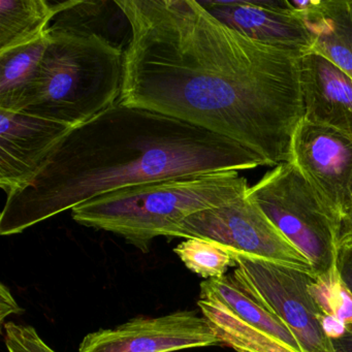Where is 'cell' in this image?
Listing matches in <instances>:
<instances>
[{"mask_svg": "<svg viewBox=\"0 0 352 352\" xmlns=\"http://www.w3.org/2000/svg\"><path fill=\"white\" fill-rule=\"evenodd\" d=\"M131 38L117 104L223 135L267 164L304 118L300 56L255 42L195 0H122Z\"/></svg>", "mask_w": 352, "mask_h": 352, "instance_id": "obj_1", "label": "cell"}, {"mask_svg": "<svg viewBox=\"0 0 352 352\" xmlns=\"http://www.w3.org/2000/svg\"><path fill=\"white\" fill-rule=\"evenodd\" d=\"M265 166L258 154L223 135L116 104L69 129L32 178L7 193L0 234H21L124 187Z\"/></svg>", "mask_w": 352, "mask_h": 352, "instance_id": "obj_2", "label": "cell"}, {"mask_svg": "<svg viewBox=\"0 0 352 352\" xmlns=\"http://www.w3.org/2000/svg\"><path fill=\"white\" fill-rule=\"evenodd\" d=\"M49 32L36 81L18 113L73 129L118 102L123 51L92 30L53 25Z\"/></svg>", "mask_w": 352, "mask_h": 352, "instance_id": "obj_3", "label": "cell"}, {"mask_svg": "<svg viewBox=\"0 0 352 352\" xmlns=\"http://www.w3.org/2000/svg\"><path fill=\"white\" fill-rule=\"evenodd\" d=\"M248 189L236 170L164 179L104 193L74 208L72 217L118 234L146 253L153 239L172 238L189 216L232 203Z\"/></svg>", "mask_w": 352, "mask_h": 352, "instance_id": "obj_4", "label": "cell"}, {"mask_svg": "<svg viewBox=\"0 0 352 352\" xmlns=\"http://www.w3.org/2000/svg\"><path fill=\"white\" fill-rule=\"evenodd\" d=\"M246 195L309 259L316 275L337 261L339 230L292 162L274 166Z\"/></svg>", "mask_w": 352, "mask_h": 352, "instance_id": "obj_5", "label": "cell"}, {"mask_svg": "<svg viewBox=\"0 0 352 352\" xmlns=\"http://www.w3.org/2000/svg\"><path fill=\"white\" fill-rule=\"evenodd\" d=\"M228 251L236 263L232 274L236 283L292 329L302 351L336 352L321 327L323 313L308 290L312 275L246 253Z\"/></svg>", "mask_w": 352, "mask_h": 352, "instance_id": "obj_6", "label": "cell"}, {"mask_svg": "<svg viewBox=\"0 0 352 352\" xmlns=\"http://www.w3.org/2000/svg\"><path fill=\"white\" fill-rule=\"evenodd\" d=\"M213 241L236 252L315 276L312 263L246 195L228 205L189 216L172 238Z\"/></svg>", "mask_w": 352, "mask_h": 352, "instance_id": "obj_7", "label": "cell"}, {"mask_svg": "<svg viewBox=\"0 0 352 352\" xmlns=\"http://www.w3.org/2000/svg\"><path fill=\"white\" fill-rule=\"evenodd\" d=\"M289 162L341 232L352 214L351 140L302 119L292 135Z\"/></svg>", "mask_w": 352, "mask_h": 352, "instance_id": "obj_8", "label": "cell"}, {"mask_svg": "<svg viewBox=\"0 0 352 352\" xmlns=\"http://www.w3.org/2000/svg\"><path fill=\"white\" fill-rule=\"evenodd\" d=\"M222 344L211 323L197 311L138 317L115 329L88 333L79 352H175Z\"/></svg>", "mask_w": 352, "mask_h": 352, "instance_id": "obj_9", "label": "cell"}, {"mask_svg": "<svg viewBox=\"0 0 352 352\" xmlns=\"http://www.w3.org/2000/svg\"><path fill=\"white\" fill-rule=\"evenodd\" d=\"M199 3L222 23L255 42L300 56L311 51L308 28L286 0Z\"/></svg>", "mask_w": 352, "mask_h": 352, "instance_id": "obj_10", "label": "cell"}, {"mask_svg": "<svg viewBox=\"0 0 352 352\" xmlns=\"http://www.w3.org/2000/svg\"><path fill=\"white\" fill-rule=\"evenodd\" d=\"M71 127L0 110V186L11 192L30 180Z\"/></svg>", "mask_w": 352, "mask_h": 352, "instance_id": "obj_11", "label": "cell"}, {"mask_svg": "<svg viewBox=\"0 0 352 352\" xmlns=\"http://www.w3.org/2000/svg\"><path fill=\"white\" fill-rule=\"evenodd\" d=\"M304 120L329 127L352 141V79L321 55L300 58Z\"/></svg>", "mask_w": 352, "mask_h": 352, "instance_id": "obj_12", "label": "cell"}, {"mask_svg": "<svg viewBox=\"0 0 352 352\" xmlns=\"http://www.w3.org/2000/svg\"><path fill=\"white\" fill-rule=\"evenodd\" d=\"M300 17L312 41L310 52L324 57L352 79L350 0H309Z\"/></svg>", "mask_w": 352, "mask_h": 352, "instance_id": "obj_13", "label": "cell"}, {"mask_svg": "<svg viewBox=\"0 0 352 352\" xmlns=\"http://www.w3.org/2000/svg\"><path fill=\"white\" fill-rule=\"evenodd\" d=\"M199 298H214L250 327L273 338L296 352H304L292 329L239 286L230 275L211 278L201 283Z\"/></svg>", "mask_w": 352, "mask_h": 352, "instance_id": "obj_14", "label": "cell"}, {"mask_svg": "<svg viewBox=\"0 0 352 352\" xmlns=\"http://www.w3.org/2000/svg\"><path fill=\"white\" fill-rule=\"evenodd\" d=\"M78 3L0 0V53L36 42L46 34L52 20Z\"/></svg>", "mask_w": 352, "mask_h": 352, "instance_id": "obj_15", "label": "cell"}, {"mask_svg": "<svg viewBox=\"0 0 352 352\" xmlns=\"http://www.w3.org/2000/svg\"><path fill=\"white\" fill-rule=\"evenodd\" d=\"M50 32L32 44L0 53V110L18 113L30 94L45 52Z\"/></svg>", "mask_w": 352, "mask_h": 352, "instance_id": "obj_16", "label": "cell"}, {"mask_svg": "<svg viewBox=\"0 0 352 352\" xmlns=\"http://www.w3.org/2000/svg\"><path fill=\"white\" fill-rule=\"evenodd\" d=\"M197 306L222 344H228L236 352H296L247 324L214 298H199Z\"/></svg>", "mask_w": 352, "mask_h": 352, "instance_id": "obj_17", "label": "cell"}, {"mask_svg": "<svg viewBox=\"0 0 352 352\" xmlns=\"http://www.w3.org/2000/svg\"><path fill=\"white\" fill-rule=\"evenodd\" d=\"M308 290L323 314L339 319L352 333V292L342 278L337 261L327 271L313 276Z\"/></svg>", "mask_w": 352, "mask_h": 352, "instance_id": "obj_18", "label": "cell"}, {"mask_svg": "<svg viewBox=\"0 0 352 352\" xmlns=\"http://www.w3.org/2000/svg\"><path fill=\"white\" fill-rule=\"evenodd\" d=\"M174 252L187 269L206 280L222 277L228 267L236 265L226 247L204 239H186L174 249Z\"/></svg>", "mask_w": 352, "mask_h": 352, "instance_id": "obj_19", "label": "cell"}, {"mask_svg": "<svg viewBox=\"0 0 352 352\" xmlns=\"http://www.w3.org/2000/svg\"><path fill=\"white\" fill-rule=\"evenodd\" d=\"M5 343L9 352H56L45 343L34 327L12 321L5 324Z\"/></svg>", "mask_w": 352, "mask_h": 352, "instance_id": "obj_20", "label": "cell"}, {"mask_svg": "<svg viewBox=\"0 0 352 352\" xmlns=\"http://www.w3.org/2000/svg\"><path fill=\"white\" fill-rule=\"evenodd\" d=\"M23 312V309L18 305L11 290L5 284H0V321L3 322L6 317L11 314H19Z\"/></svg>", "mask_w": 352, "mask_h": 352, "instance_id": "obj_21", "label": "cell"}, {"mask_svg": "<svg viewBox=\"0 0 352 352\" xmlns=\"http://www.w3.org/2000/svg\"><path fill=\"white\" fill-rule=\"evenodd\" d=\"M337 265L342 278L352 292V247L339 248Z\"/></svg>", "mask_w": 352, "mask_h": 352, "instance_id": "obj_22", "label": "cell"}, {"mask_svg": "<svg viewBox=\"0 0 352 352\" xmlns=\"http://www.w3.org/2000/svg\"><path fill=\"white\" fill-rule=\"evenodd\" d=\"M321 327L325 335L333 341V340L340 339L347 333L346 325L339 319L333 316L323 314L320 319Z\"/></svg>", "mask_w": 352, "mask_h": 352, "instance_id": "obj_23", "label": "cell"}, {"mask_svg": "<svg viewBox=\"0 0 352 352\" xmlns=\"http://www.w3.org/2000/svg\"><path fill=\"white\" fill-rule=\"evenodd\" d=\"M341 247H352V214L346 223L342 226L340 232L339 248Z\"/></svg>", "mask_w": 352, "mask_h": 352, "instance_id": "obj_24", "label": "cell"}, {"mask_svg": "<svg viewBox=\"0 0 352 352\" xmlns=\"http://www.w3.org/2000/svg\"><path fill=\"white\" fill-rule=\"evenodd\" d=\"M331 342L336 352H352V333L347 331L343 337Z\"/></svg>", "mask_w": 352, "mask_h": 352, "instance_id": "obj_25", "label": "cell"}, {"mask_svg": "<svg viewBox=\"0 0 352 352\" xmlns=\"http://www.w3.org/2000/svg\"><path fill=\"white\" fill-rule=\"evenodd\" d=\"M350 6H351V11H352V1L350 0Z\"/></svg>", "mask_w": 352, "mask_h": 352, "instance_id": "obj_26", "label": "cell"}]
</instances>
